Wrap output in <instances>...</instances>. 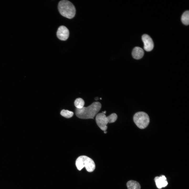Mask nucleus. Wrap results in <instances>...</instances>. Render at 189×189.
<instances>
[{
  "instance_id": "8",
  "label": "nucleus",
  "mask_w": 189,
  "mask_h": 189,
  "mask_svg": "<svg viewBox=\"0 0 189 189\" xmlns=\"http://www.w3.org/2000/svg\"><path fill=\"white\" fill-rule=\"evenodd\" d=\"M155 181L157 187L159 189L166 186L168 184L166 178L164 175H162L159 177H156L155 178Z\"/></svg>"
},
{
  "instance_id": "7",
  "label": "nucleus",
  "mask_w": 189,
  "mask_h": 189,
  "mask_svg": "<svg viewBox=\"0 0 189 189\" xmlns=\"http://www.w3.org/2000/svg\"><path fill=\"white\" fill-rule=\"evenodd\" d=\"M56 35L57 37L59 39L65 41L67 39L69 36V31L65 26H61L58 28Z\"/></svg>"
},
{
  "instance_id": "9",
  "label": "nucleus",
  "mask_w": 189,
  "mask_h": 189,
  "mask_svg": "<svg viewBox=\"0 0 189 189\" xmlns=\"http://www.w3.org/2000/svg\"><path fill=\"white\" fill-rule=\"evenodd\" d=\"M144 54L143 50L141 48L135 47L133 49L132 55L134 59L138 60L141 58Z\"/></svg>"
},
{
  "instance_id": "14",
  "label": "nucleus",
  "mask_w": 189,
  "mask_h": 189,
  "mask_svg": "<svg viewBox=\"0 0 189 189\" xmlns=\"http://www.w3.org/2000/svg\"><path fill=\"white\" fill-rule=\"evenodd\" d=\"M106 113V111H104V112H102V113H104V114H105V113Z\"/></svg>"
},
{
  "instance_id": "15",
  "label": "nucleus",
  "mask_w": 189,
  "mask_h": 189,
  "mask_svg": "<svg viewBox=\"0 0 189 189\" xmlns=\"http://www.w3.org/2000/svg\"><path fill=\"white\" fill-rule=\"evenodd\" d=\"M104 133H107V131H106V130L104 131Z\"/></svg>"
},
{
  "instance_id": "3",
  "label": "nucleus",
  "mask_w": 189,
  "mask_h": 189,
  "mask_svg": "<svg viewBox=\"0 0 189 189\" xmlns=\"http://www.w3.org/2000/svg\"><path fill=\"white\" fill-rule=\"evenodd\" d=\"M117 116L115 113H112L107 117L103 113H99L96 115V123L99 127L102 130H106L107 127V126L108 123H114L117 120Z\"/></svg>"
},
{
  "instance_id": "11",
  "label": "nucleus",
  "mask_w": 189,
  "mask_h": 189,
  "mask_svg": "<svg viewBox=\"0 0 189 189\" xmlns=\"http://www.w3.org/2000/svg\"><path fill=\"white\" fill-rule=\"evenodd\" d=\"M181 20L182 23L186 25H188L189 24V12L188 10L185 11L182 14L181 17Z\"/></svg>"
},
{
  "instance_id": "10",
  "label": "nucleus",
  "mask_w": 189,
  "mask_h": 189,
  "mask_svg": "<svg viewBox=\"0 0 189 189\" xmlns=\"http://www.w3.org/2000/svg\"><path fill=\"white\" fill-rule=\"evenodd\" d=\"M128 189H140L141 187L137 182L132 180L128 181L127 183Z\"/></svg>"
},
{
  "instance_id": "2",
  "label": "nucleus",
  "mask_w": 189,
  "mask_h": 189,
  "mask_svg": "<svg viewBox=\"0 0 189 189\" xmlns=\"http://www.w3.org/2000/svg\"><path fill=\"white\" fill-rule=\"evenodd\" d=\"M58 9L61 15L69 19L73 18L75 15V7L73 4L68 1H60L58 5Z\"/></svg>"
},
{
  "instance_id": "4",
  "label": "nucleus",
  "mask_w": 189,
  "mask_h": 189,
  "mask_svg": "<svg viewBox=\"0 0 189 189\" xmlns=\"http://www.w3.org/2000/svg\"><path fill=\"white\" fill-rule=\"evenodd\" d=\"M76 165L77 169L81 170L85 167L87 171L92 172L94 170L95 165L94 161L90 158L85 155L78 157L76 161Z\"/></svg>"
},
{
  "instance_id": "5",
  "label": "nucleus",
  "mask_w": 189,
  "mask_h": 189,
  "mask_svg": "<svg viewBox=\"0 0 189 189\" xmlns=\"http://www.w3.org/2000/svg\"><path fill=\"white\" fill-rule=\"evenodd\" d=\"M133 119L136 126L141 129L146 128L150 122L148 114L143 112L136 113L134 116Z\"/></svg>"
},
{
  "instance_id": "12",
  "label": "nucleus",
  "mask_w": 189,
  "mask_h": 189,
  "mask_svg": "<svg viewBox=\"0 0 189 189\" xmlns=\"http://www.w3.org/2000/svg\"><path fill=\"white\" fill-rule=\"evenodd\" d=\"M74 104L76 108L79 109L81 108L84 107L85 102L82 98H77L75 100Z\"/></svg>"
},
{
  "instance_id": "6",
  "label": "nucleus",
  "mask_w": 189,
  "mask_h": 189,
  "mask_svg": "<svg viewBox=\"0 0 189 189\" xmlns=\"http://www.w3.org/2000/svg\"><path fill=\"white\" fill-rule=\"evenodd\" d=\"M142 39L144 44V49L148 52L151 51L153 48L154 44L151 38L148 35L144 34L142 35Z\"/></svg>"
},
{
  "instance_id": "1",
  "label": "nucleus",
  "mask_w": 189,
  "mask_h": 189,
  "mask_svg": "<svg viewBox=\"0 0 189 189\" xmlns=\"http://www.w3.org/2000/svg\"><path fill=\"white\" fill-rule=\"evenodd\" d=\"M101 107V103L94 102L89 106L81 108H76L75 114L78 118L84 119H93L100 110Z\"/></svg>"
},
{
  "instance_id": "13",
  "label": "nucleus",
  "mask_w": 189,
  "mask_h": 189,
  "mask_svg": "<svg viewBox=\"0 0 189 189\" xmlns=\"http://www.w3.org/2000/svg\"><path fill=\"white\" fill-rule=\"evenodd\" d=\"M74 114V113L72 112L64 109L62 110L60 112L61 115L66 118L71 117Z\"/></svg>"
}]
</instances>
